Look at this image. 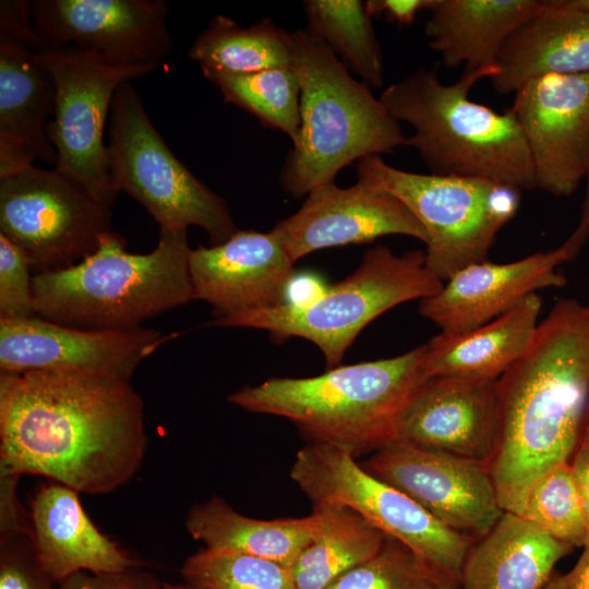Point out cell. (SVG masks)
Returning <instances> with one entry per match:
<instances>
[{"label": "cell", "instance_id": "7bdbcfd3", "mask_svg": "<svg viewBox=\"0 0 589 589\" xmlns=\"http://www.w3.org/2000/svg\"><path fill=\"white\" fill-rule=\"evenodd\" d=\"M568 576L567 574L554 573L549 581L541 589H567Z\"/></svg>", "mask_w": 589, "mask_h": 589}, {"label": "cell", "instance_id": "603a6c76", "mask_svg": "<svg viewBox=\"0 0 589 589\" xmlns=\"http://www.w3.org/2000/svg\"><path fill=\"white\" fill-rule=\"evenodd\" d=\"M34 546L58 584L77 572L116 573L139 566L87 517L79 492L61 483L43 485L31 505Z\"/></svg>", "mask_w": 589, "mask_h": 589}, {"label": "cell", "instance_id": "5b68a950", "mask_svg": "<svg viewBox=\"0 0 589 589\" xmlns=\"http://www.w3.org/2000/svg\"><path fill=\"white\" fill-rule=\"evenodd\" d=\"M496 72V65L465 71L456 82L444 84L435 69L419 68L388 85L380 100L395 120L412 128L405 145L418 152L431 173L531 190L532 160L513 112L498 113L469 98L479 81Z\"/></svg>", "mask_w": 589, "mask_h": 589}, {"label": "cell", "instance_id": "1f68e13d", "mask_svg": "<svg viewBox=\"0 0 589 589\" xmlns=\"http://www.w3.org/2000/svg\"><path fill=\"white\" fill-rule=\"evenodd\" d=\"M191 589H297L292 570L273 561L204 548L182 565Z\"/></svg>", "mask_w": 589, "mask_h": 589}, {"label": "cell", "instance_id": "c3c4849f", "mask_svg": "<svg viewBox=\"0 0 589 589\" xmlns=\"http://www.w3.org/2000/svg\"><path fill=\"white\" fill-rule=\"evenodd\" d=\"M587 306L589 308V301H588V304H587Z\"/></svg>", "mask_w": 589, "mask_h": 589}, {"label": "cell", "instance_id": "277c9868", "mask_svg": "<svg viewBox=\"0 0 589 589\" xmlns=\"http://www.w3.org/2000/svg\"><path fill=\"white\" fill-rule=\"evenodd\" d=\"M127 240L110 230L80 263L33 276L37 316L93 330H121L193 300L188 228H161L146 254L125 250Z\"/></svg>", "mask_w": 589, "mask_h": 589}, {"label": "cell", "instance_id": "ee69618b", "mask_svg": "<svg viewBox=\"0 0 589 589\" xmlns=\"http://www.w3.org/2000/svg\"><path fill=\"white\" fill-rule=\"evenodd\" d=\"M580 442L589 445V406Z\"/></svg>", "mask_w": 589, "mask_h": 589}, {"label": "cell", "instance_id": "ffe728a7", "mask_svg": "<svg viewBox=\"0 0 589 589\" xmlns=\"http://www.w3.org/2000/svg\"><path fill=\"white\" fill-rule=\"evenodd\" d=\"M497 435L496 381L430 378L402 412L395 438L489 467Z\"/></svg>", "mask_w": 589, "mask_h": 589}, {"label": "cell", "instance_id": "ac0fdd59", "mask_svg": "<svg viewBox=\"0 0 589 589\" xmlns=\"http://www.w3.org/2000/svg\"><path fill=\"white\" fill-rule=\"evenodd\" d=\"M570 261L567 249L536 252L509 263L488 260L455 272L442 289L420 300L419 312L442 333L460 334L486 324L545 288H562L557 267Z\"/></svg>", "mask_w": 589, "mask_h": 589}, {"label": "cell", "instance_id": "4316f807", "mask_svg": "<svg viewBox=\"0 0 589 589\" xmlns=\"http://www.w3.org/2000/svg\"><path fill=\"white\" fill-rule=\"evenodd\" d=\"M185 526L206 549L262 557L291 568L315 538L321 517L313 509L300 518L256 519L236 512L214 495L190 509Z\"/></svg>", "mask_w": 589, "mask_h": 589}, {"label": "cell", "instance_id": "e0dca14e", "mask_svg": "<svg viewBox=\"0 0 589 589\" xmlns=\"http://www.w3.org/2000/svg\"><path fill=\"white\" fill-rule=\"evenodd\" d=\"M272 230L294 263L317 250L370 242L388 235L428 243L425 229L400 200L359 181L348 188L334 182L317 187L299 211Z\"/></svg>", "mask_w": 589, "mask_h": 589}, {"label": "cell", "instance_id": "9a60e30c", "mask_svg": "<svg viewBox=\"0 0 589 589\" xmlns=\"http://www.w3.org/2000/svg\"><path fill=\"white\" fill-rule=\"evenodd\" d=\"M508 108L525 136L536 188L572 195L589 166V72L525 83Z\"/></svg>", "mask_w": 589, "mask_h": 589}, {"label": "cell", "instance_id": "d4e9b609", "mask_svg": "<svg viewBox=\"0 0 589 589\" xmlns=\"http://www.w3.org/2000/svg\"><path fill=\"white\" fill-rule=\"evenodd\" d=\"M542 298L538 292L477 328L440 333L426 342L425 370L443 376L497 380L530 347L539 326Z\"/></svg>", "mask_w": 589, "mask_h": 589}, {"label": "cell", "instance_id": "bcb514c9", "mask_svg": "<svg viewBox=\"0 0 589 589\" xmlns=\"http://www.w3.org/2000/svg\"><path fill=\"white\" fill-rule=\"evenodd\" d=\"M437 589H460L458 584L454 582H442Z\"/></svg>", "mask_w": 589, "mask_h": 589}, {"label": "cell", "instance_id": "5bb4252c", "mask_svg": "<svg viewBox=\"0 0 589 589\" xmlns=\"http://www.w3.org/2000/svg\"><path fill=\"white\" fill-rule=\"evenodd\" d=\"M365 469L473 541L505 512L489 467L476 460L393 440L373 452Z\"/></svg>", "mask_w": 589, "mask_h": 589}, {"label": "cell", "instance_id": "f6af8a7d", "mask_svg": "<svg viewBox=\"0 0 589 589\" xmlns=\"http://www.w3.org/2000/svg\"><path fill=\"white\" fill-rule=\"evenodd\" d=\"M163 589H191L185 584H163Z\"/></svg>", "mask_w": 589, "mask_h": 589}, {"label": "cell", "instance_id": "7a4b0ae2", "mask_svg": "<svg viewBox=\"0 0 589 589\" xmlns=\"http://www.w3.org/2000/svg\"><path fill=\"white\" fill-rule=\"evenodd\" d=\"M589 406V308L560 299L527 351L496 380L497 435L489 470L505 512L577 449Z\"/></svg>", "mask_w": 589, "mask_h": 589}, {"label": "cell", "instance_id": "d590c367", "mask_svg": "<svg viewBox=\"0 0 589 589\" xmlns=\"http://www.w3.org/2000/svg\"><path fill=\"white\" fill-rule=\"evenodd\" d=\"M0 589H59L39 562L31 534L0 541Z\"/></svg>", "mask_w": 589, "mask_h": 589}, {"label": "cell", "instance_id": "8992f818", "mask_svg": "<svg viewBox=\"0 0 589 589\" xmlns=\"http://www.w3.org/2000/svg\"><path fill=\"white\" fill-rule=\"evenodd\" d=\"M300 85V131L280 170L298 199L369 156L389 154L406 136L382 101L357 81L323 40L305 28L290 32Z\"/></svg>", "mask_w": 589, "mask_h": 589}, {"label": "cell", "instance_id": "f35d334b", "mask_svg": "<svg viewBox=\"0 0 589 589\" xmlns=\"http://www.w3.org/2000/svg\"><path fill=\"white\" fill-rule=\"evenodd\" d=\"M433 0H369L364 2L370 16H384L397 26L412 24L417 14L429 10Z\"/></svg>", "mask_w": 589, "mask_h": 589}, {"label": "cell", "instance_id": "ab89813d", "mask_svg": "<svg viewBox=\"0 0 589 589\" xmlns=\"http://www.w3.org/2000/svg\"><path fill=\"white\" fill-rule=\"evenodd\" d=\"M569 464L589 529V445L580 442Z\"/></svg>", "mask_w": 589, "mask_h": 589}, {"label": "cell", "instance_id": "8fae6325", "mask_svg": "<svg viewBox=\"0 0 589 589\" xmlns=\"http://www.w3.org/2000/svg\"><path fill=\"white\" fill-rule=\"evenodd\" d=\"M55 82L48 136L55 169L111 207L120 192L113 181L104 135L118 88L157 65H117L73 47L38 52Z\"/></svg>", "mask_w": 589, "mask_h": 589}, {"label": "cell", "instance_id": "8d00e7d4", "mask_svg": "<svg viewBox=\"0 0 589 589\" xmlns=\"http://www.w3.org/2000/svg\"><path fill=\"white\" fill-rule=\"evenodd\" d=\"M59 589H163V584L135 566L116 573L77 572L60 582Z\"/></svg>", "mask_w": 589, "mask_h": 589}, {"label": "cell", "instance_id": "ba28073f", "mask_svg": "<svg viewBox=\"0 0 589 589\" xmlns=\"http://www.w3.org/2000/svg\"><path fill=\"white\" fill-rule=\"evenodd\" d=\"M358 181L400 200L428 235L425 266L442 281L488 260L497 232L515 216L520 190L481 178L416 173L369 156Z\"/></svg>", "mask_w": 589, "mask_h": 589}, {"label": "cell", "instance_id": "cb8c5ba5", "mask_svg": "<svg viewBox=\"0 0 589 589\" xmlns=\"http://www.w3.org/2000/svg\"><path fill=\"white\" fill-rule=\"evenodd\" d=\"M521 515L504 512L466 556L460 589H541L573 551Z\"/></svg>", "mask_w": 589, "mask_h": 589}, {"label": "cell", "instance_id": "2e32d148", "mask_svg": "<svg viewBox=\"0 0 589 589\" xmlns=\"http://www.w3.org/2000/svg\"><path fill=\"white\" fill-rule=\"evenodd\" d=\"M173 335L148 327L93 330L33 316L0 320V370L81 371L131 378L139 364Z\"/></svg>", "mask_w": 589, "mask_h": 589}, {"label": "cell", "instance_id": "d6986e66", "mask_svg": "<svg viewBox=\"0 0 589 589\" xmlns=\"http://www.w3.org/2000/svg\"><path fill=\"white\" fill-rule=\"evenodd\" d=\"M294 262L269 230H237L223 243L191 249L193 300L214 309V318L283 301Z\"/></svg>", "mask_w": 589, "mask_h": 589}, {"label": "cell", "instance_id": "e575fe53", "mask_svg": "<svg viewBox=\"0 0 589 589\" xmlns=\"http://www.w3.org/2000/svg\"><path fill=\"white\" fill-rule=\"evenodd\" d=\"M31 269L25 254L0 233V320L37 316L33 304Z\"/></svg>", "mask_w": 589, "mask_h": 589}, {"label": "cell", "instance_id": "52a82bcc", "mask_svg": "<svg viewBox=\"0 0 589 589\" xmlns=\"http://www.w3.org/2000/svg\"><path fill=\"white\" fill-rule=\"evenodd\" d=\"M443 284L425 266L424 251L398 255L376 245L351 275L312 300L281 301L214 318L212 324L267 330L276 340L308 339L333 369L370 322L396 305L437 293Z\"/></svg>", "mask_w": 589, "mask_h": 589}, {"label": "cell", "instance_id": "7c38bea8", "mask_svg": "<svg viewBox=\"0 0 589 589\" xmlns=\"http://www.w3.org/2000/svg\"><path fill=\"white\" fill-rule=\"evenodd\" d=\"M110 206L53 169L31 166L0 179V233L38 273L71 267L111 230Z\"/></svg>", "mask_w": 589, "mask_h": 589}, {"label": "cell", "instance_id": "74e56055", "mask_svg": "<svg viewBox=\"0 0 589 589\" xmlns=\"http://www.w3.org/2000/svg\"><path fill=\"white\" fill-rule=\"evenodd\" d=\"M19 478L16 474H1V541L22 533L32 536L31 522L25 521L21 514L15 495Z\"/></svg>", "mask_w": 589, "mask_h": 589}, {"label": "cell", "instance_id": "484cf974", "mask_svg": "<svg viewBox=\"0 0 589 589\" xmlns=\"http://www.w3.org/2000/svg\"><path fill=\"white\" fill-rule=\"evenodd\" d=\"M541 0H433L424 33L450 68L474 71L496 65L509 34Z\"/></svg>", "mask_w": 589, "mask_h": 589}, {"label": "cell", "instance_id": "b9f144b4", "mask_svg": "<svg viewBox=\"0 0 589 589\" xmlns=\"http://www.w3.org/2000/svg\"><path fill=\"white\" fill-rule=\"evenodd\" d=\"M567 589H589V537L575 566L567 573Z\"/></svg>", "mask_w": 589, "mask_h": 589}, {"label": "cell", "instance_id": "4fadbf2b", "mask_svg": "<svg viewBox=\"0 0 589 589\" xmlns=\"http://www.w3.org/2000/svg\"><path fill=\"white\" fill-rule=\"evenodd\" d=\"M46 50L73 47L117 65H157L171 51L163 0H34Z\"/></svg>", "mask_w": 589, "mask_h": 589}, {"label": "cell", "instance_id": "30bf717a", "mask_svg": "<svg viewBox=\"0 0 589 589\" xmlns=\"http://www.w3.org/2000/svg\"><path fill=\"white\" fill-rule=\"evenodd\" d=\"M107 146L118 190L141 203L159 229L200 227L213 245L238 230L225 200L168 147L130 82L123 83L113 97Z\"/></svg>", "mask_w": 589, "mask_h": 589}, {"label": "cell", "instance_id": "44dd1931", "mask_svg": "<svg viewBox=\"0 0 589 589\" xmlns=\"http://www.w3.org/2000/svg\"><path fill=\"white\" fill-rule=\"evenodd\" d=\"M26 43L0 34V179L36 159L56 165L48 136L55 109V82Z\"/></svg>", "mask_w": 589, "mask_h": 589}, {"label": "cell", "instance_id": "7402d4cb", "mask_svg": "<svg viewBox=\"0 0 589 589\" xmlns=\"http://www.w3.org/2000/svg\"><path fill=\"white\" fill-rule=\"evenodd\" d=\"M491 77L500 94L530 80L589 72V11L574 0H541L505 39Z\"/></svg>", "mask_w": 589, "mask_h": 589}, {"label": "cell", "instance_id": "7dc6e473", "mask_svg": "<svg viewBox=\"0 0 589 589\" xmlns=\"http://www.w3.org/2000/svg\"><path fill=\"white\" fill-rule=\"evenodd\" d=\"M574 2L581 9L589 11V0H574Z\"/></svg>", "mask_w": 589, "mask_h": 589}, {"label": "cell", "instance_id": "6da1fadb", "mask_svg": "<svg viewBox=\"0 0 589 589\" xmlns=\"http://www.w3.org/2000/svg\"><path fill=\"white\" fill-rule=\"evenodd\" d=\"M130 380L94 372L0 373L1 474H40L79 493L129 482L146 452Z\"/></svg>", "mask_w": 589, "mask_h": 589}, {"label": "cell", "instance_id": "f1b7e54d", "mask_svg": "<svg viewBox=\"0 0 589 589\" xmlns=\"http://www.w3.org/2000/svg\"><path fill=\"white\" fill-rule=\"evenodd\" d=\"M188 56L202 72L251 73L292 68L290 32L264 17L242 27L230 17L215 15L191 45Z\"/></svg>", "mask_w": 589, "mask_h": 589}, {"label": "cell", "instance_id": "836d02e7", "mask_svg": "<svg viewBox=\"0 0 589 589\" xmlns=\"http://www.w3.org/2000/svg\"><path fill=\"white\" fill-rule=\"evenodd\" d=\"M442 582L446 580L408 548L387 538L373 557L337 578L326 589H437Z\"/></svg>", "mask_w": 589, "mask_h": 589}, {"label": "cell", "instance_id": "60d3db41", "mask_svg": "<svg viewBox=\"0 0 589 589\" xmlns=\"http://www.w3.org/2000/svg\"><path fill=\"white\" fill-rule=\"evenodd\" d=\"M586 192L581 203L578 224L563 245L567 249L570 260L575 259L589 238V166L585 177Z\"/></svg>", "mask_w": 589, "mask_h": 589}, {"label": "cell", "instance_id": "f546056e", "mask_svg": "<svg viewBox=\"0 0 589 589\" xmlns=\"http://www.w3.org/2000/svg\"><path fill=\"white\" fill-rule=\"evenodd\" d=\"M306 26L363 84L381 88L384 62L370 14L360 0L303 1Z\"/></svg>", "mask_w": 589, "mask_h": 589}, {"label": "cell", "instance_id": "83f0119b", "mask_svg": "<svg viewBox=\"0 0 589 589\" xmlns=\"http://www.w3.org/2000/svg\"><path fill=\"white\" fill-rule=\"evenodd\" d=\"M320 529L293 566L297 589H326L337 578L373 557L388 538L354 510L318 504Z\"/></svg>", "mask_w": 589, "mask_h": 589}, {"label": "cell", "instance_id": "3957f363", "mask_svg": "<svg viewBox=\"0 0 589 589\" xmlns=\"http://www.w3.org/2000/svg\"><path fill=\"white\" fill-rule=\"evenodd\" d=\"M425 353L426 344L313 377L269 378L228 400L248 411L286 418L313 443L336 445L357 457L395 438L402 412L430 380Z\"/></svg>", "mask_w": 589, "mask_h": 589}, {"label": "cell", "instance_id": "9c48e42d", "mask_svg": "<svg viewBox=\"0 0 589 589\" xmlns=\"http://www.w3.org/2000/svg\"><path fill=\"white\" fill-rule=\"evenodd\" d=\"M290 477L313 505L348 507L423 561L444 580L458 584L474 542L418 502L361 467L347 449L312 443L294 458Z\"/></svg>", "mask_w": 589, "mask_h": 589}, {"label": "cell", "instance_id": "4dcf8cb0", "mask_svg": "<svg viewBox=\"0 0 589 589\" xmlns=\"http://www.w3.org/2000/svg\"><path fill=\"white\" fill-rule=\"evenodd\" d=\"M226 103L255 117L266 128L285 133L294 144L300 131V85L292 68L251 73L204 71Z\"/></svg>", "mask_w": 589, "mask_h": 589}, {"label": "cell", "instance_id": "d6a6232c", "mask_svg": "<svg viewBox=\"0 0 589 589\" xmlns=\"http://www.w3.org/2000/svg\"><path fill=\"white\" fill-rule=\"evenodd\" d=\"M520 515L561 542L584 545L589 529L569 461L555 466L532 485Z\"/></svg>", "mask_w": 589, "mask_h": 589}]
</instances>
